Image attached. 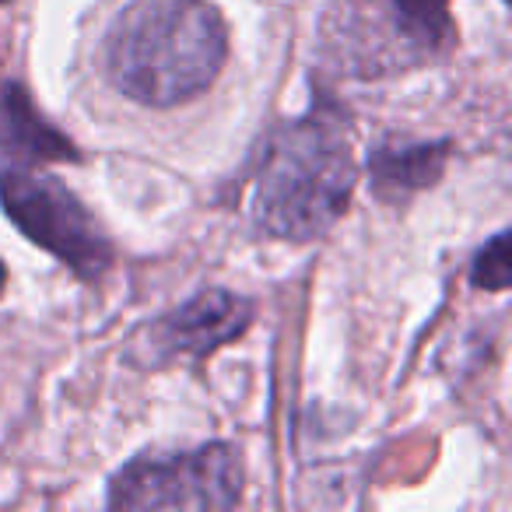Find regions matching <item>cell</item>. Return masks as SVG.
Instances as JSON below:
<instances>
[{
  "instance_id": "obj_1",
  "label": "cell",
  "mask_w": 512,
  "mask_h": 512,
  "mask_svg": "<svg viewBox=\"0 0 512 512\" xmlns=\"http://www.w3.org/2000/svg\"><path fill=\"white\" fill-rule=\"evenodd\" d=\"M225 57V18L207 0H130L106 39L109 81L155 109L211 88Z\"/></svg>"
},
{
  "instance_id": "obj_2",
  "label": "cell",
  "mask_w": 512,
  "mask_h": 512,
  "mask_svg": "<svg viewBox=\"0 0 512 512\" xmlns=\"http://www.w3.org/2000/svg\"><path fill=\"white\" fill-rule=\"evenodd\" d=\"M351 141L337 120L306 116L278 130L256 176V221L278 239L309 242L330 232L355 193Z\"/></svg>"
},
{
  "instance_id": "obj_3",
  "label": "cell",
  "mask_w": 512,
  "mask_h": 512,
  "mask_svg": "<svg viewBox=\"0 0 512 512\" xmlns=\"http://www.w3.org/2000/svg\"><path fill=\"white\" fill-rule=\"evenodd\" d=\"M239 495L242 460L228 442L176 456H141L109 484L113 509H232Z\"/></svg>"
},
{
  "instance_id": "obj_4",
  "label": "cell",
  "mask_w": 512,
  "mask_h": 512,
  "mask_svg": "<svg viewBox=\"0 0 512 512\" xmlns=\"http://www.w3.org/2000/svg\"><path fill=\"white\" fill-rule=\"evenodd\" d=\"M0 200L32 242L50 249L81 278H95L109 267L113 249L106 235L60 179L36 169H0Z\"/></svg>"
},
{
  "instance_id": "obj_5",
  "label": "cell",
  "mask_w": 512,
  "mask_h": 512,
  "mask_svg": "<svg viewBox=\"0 0 512 512\" xmlns=\"http://www.w3.org/2000/svg\"><path fill=\"white\" fill-rule=\"evenodd\" d=\"M348 50L372 67L418 64L453 39L449 0H351L341 15Z\"/></svg>"
},
{
  "instance_id": "obj_6",
  "label": "cell",
  "mask_w": 512,
  "mask_h": 512,
  "mask_svg": "<svg viewBox=\"0 0 512 512\" xmlns=\"http://www.w3.org/2000/svg\"><path fill=\"white\" fill-rule=\"evenodd\" d=\"M253 323V306L242 295L211 288V292L193 295L179 309H172L155 330H151V348L165 355H207V351L232 344Z\"/></svg>"
},
{
  "instance_id": "obj_7",
  "label": "cell",
  "mask_w": 512,
  "mask_h": 512,
  "mask_svg": "<svg viewBox=\"0 0 512 512\" xmlns=\"http://www.w3.org/2000/svg\"><path fill=\"white\" fill-rule=\"evenodd\" d=\"M446 155V144H386L369 158V169L383 193H414L439 179Z\"/></svg>"
},
{
  "instance_id": "obj_8",
  "label": "cell",
  "mask_w": 512,
  "mask_h": 512,
  "mask_svg": "<svg viewBox=\"0 0 512 512\" xmlns=\"http://www.w3.org/2000/svg\"><path fill=\"white\" fill-rule=\"evenodd\" d=\"M0 144L11 151H25L36 158H64L67 141L60 134H53L36 113H32L29 99L22 95V88L0 85Z\"/></svg>"
},
{
  "instance_id": "obj_9",
  "label": "cell",
  "mask_w": 512,
  "mask_h": 512,
  "mask_svg": "<svg viewBox=\"0 0 512 512\" xmlns=\"http://www.w3.org/2000/svg\"><path fill=\"white\" fill-rule=\"evenodd\" d=\"M474 285L484 292H505L512 281V264H509V232H498L488 246L477 253L474 260Z\"/></svg>"
},
{
  "instance_id": "obj_10",
  "label": "cell",
  "mask_w": 512,
  "mask_h": 512,
  "mask_svg": "<svg viewBox=\"0 0 512 512\" xmlns=\"http://www.w3.org/2000/svg\"><path fill=\"white\" fill-rule=\"evenodd\" d=\"M4 281H8V274H4V264H0V292H4Z\"/></svg>"
}]
</instances>
